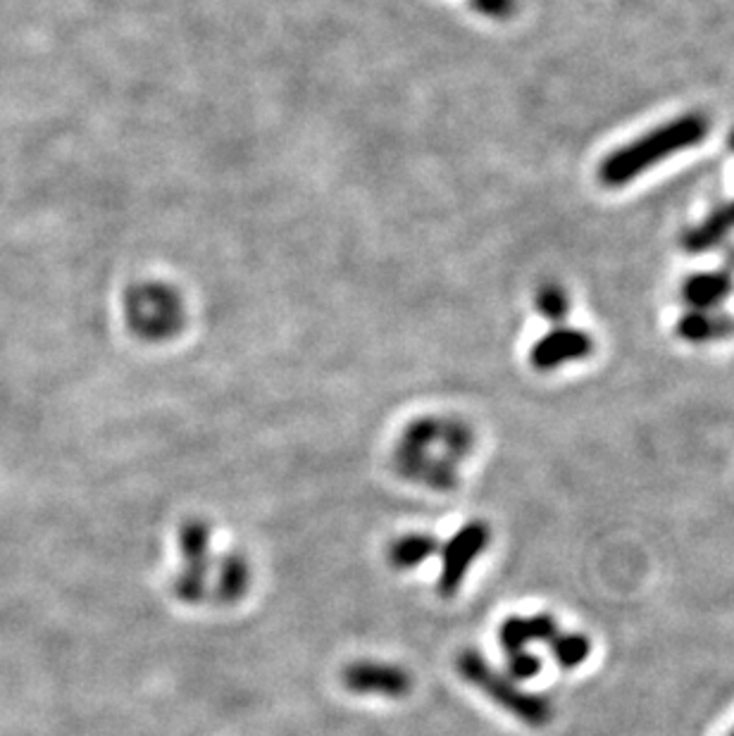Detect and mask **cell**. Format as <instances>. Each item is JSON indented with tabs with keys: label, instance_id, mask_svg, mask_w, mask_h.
<instances>
[{
	"label": "cell",
	"instance_id": "cell-9",
	"mask_svg": "<svg viewBox=\"0 0 734 736\" xmlns=\"http://www.w3.org/2000/svg\"><path fill=\"white\" fill-rule=\"evenodd\" d=\"M434 553H439L437 536L425 532L403 534L391 544L389 548V563L396 567L398 572H408L413 567L427 563Z\"/></svg>",
	"mask_w": 734,
	"mask_h": 736
},
{
	"label": "cell",
	"instance_id": "cell-2",
	"mask_svg": "<svg viewBox=\"0 0 734 736\" xmlns=\"http://www.w3.org/2000/svg\"><path fill=\"white\" fill-rule=\"evenodd\" d=\"M456 670L465 682L480 689L496 706L506 710L527 727H546L553 720V706L546 696L520 689L513 679L499 675L487 658L475 648H463L456 658Z\"/></svg>",
	"mask_w": 734,
	"mask_h": 736
},
{
	"label": "cell",
	"instance_id": "cell-16",
	"mask_svg": "<svg viewBox=\"0 0 734 736\" xmlns=\"http://www.w3.org/2000/svg\"><path fill=\"white\" fill-rule=\"evenodd\" d=\"M730 736H734V729H732V734H730Z\"/></svg>",
	"mask_w": 734,
	"mask_h": 736
},
{
	"label": "cell",
	"instance_id": "cell-1",
	"mask_svg": "<svg viewBox=\"0 0 734 736\" xmlns=\"http://www.w3.org/2000/svg\"><path fill=\"white\" fill-rule=\"evenodd\" d=\"M706 134L708 122L704 115H684L673 122H665L653 132L639 136L637 141L606 155V160L599 167V179L611 189L630 184L670 155L701 143Z\"/></svg>",
	"mask_w": 734,
	"mask_h": 736
},
{
	"label": "cell",
	"instance_id": "cell-6",
	"mask_svg": "<svg viewBox=\"0 0 734 736\" xmlns=\"http://www.w3.org/2000/svg\"><path fill=\"white\" fill-rule=\"evenodd\" d=\"M558 632H561L558 622L549 613L510 615L501 622L499 641L508 658L515 656V653H525L527 646L534 644V641H546L549 644Z\"/></svg>",
	"mask_w": 734,
	"mask_h": 736
},
{
	"label": "cell",
	"instance_id": "cell-13",
	"mask_svg": "<svg viewBox=\"0 0 734 736\" xmlns=\"http://www.w3.org/2000/svg\"><path fill=\"white\" fill-rule=\"evenodd\" d=\"M553 658L563 670H577L582 663H587V658L592 656V641L584 634H563L558 632L549 641Z\"/></svg>",
	"mask_w": 734,
	"mask_h": 736
},
{
	"label": "cell",
	"instance_id": "cell-10",
	"mask_svg": "<svg viewBox=\"0 0 734 736\" xmlns=\"http://www.w3.org/2000/svg\"><path fill=\"white\" fill-rule=\"evenodd\" d=\"M732 291V277L725 272H711V274H696V277L687 279L682 286L684 301L699 310L715 308L730 296Z\"/></svg>",
	"mask_w": 734,
	"mask_h": 736
},
{
	"label": "cell",
	"instance_id": "cell-15",
	"mask_svg": "<svg viewBox=\"0 0 734 736\" xmlns=\"http://www.w3.org/2000/svg\"><path fill=\"white\" fill-rule=\"evenodd\" d=\"M539 310L544 315H549L551 320H561V317L568 313V301H565V293L556 286L551 289H544L539 296Z\"/></svg>",
	"mask_w": 734,
	"mask_h": 736
},
{
	"label": "cell",
	"instance_id": "cell-12",
	"mask_svg": "<svg viewBox=\"0 0 734 736\" xmlns=\"http://www.w3.org/2000/svg\"><path fill=\"white\" fill-rule=\"evenodd\" d=\"M677 334L682 339L701 343V341H711V339H720V336H730L734 334V320L732 317H713L706 313H689L684 315L680 324H677Z\"/></svg>",
	"mask_w": 734,
	"mask_h": 736
},
{
	"label": "cell",
	"instance_id": "cell-5",
	"mask_svg": "<svg viewBox=\"0 0 734 736\" xmlns=\"http://www.w3.org/2000/svg\"><path fill=\"white\" fill-rule=\"evenodd\" d=\"M594 351V343L580 329H556L549 336H544L532 351V365L537 370H553L572 360L587 358Z\"/></svg>",
	"mask_w": 734,
	"mask_h": 736
},
{
	"label": "cell",
	"instance_id": "cell-8",
	"mask_svg": "<svg viewBox=\"0 0 734 736\" xmlns=\"http://www.w3.org/2000/svg\"><path fill=\"white\" fill-rule=\"evenodd\" d=\"M734 232V203H727L706 217L699 227L684 236V248L692 253H704L708 248H715L723 243L725 236Z\"/></svg>",
	"mask_w": 734,
	"mask_h": 736
},
{
	"label": "cell",
	"instance_id": "cell-11",
	"mask_svg": "<svg viewBox=\"0 0 734 736\" xmlns=\"http://www.w3.org/2000/svg\"><path fill=\"white\" fill-rule=\"evenodd\" d=\"M251 584V570L244 555L229 553L217 565V589L215 596L220 603H236L246 596Z\"/></svg>",
	"mask_w": 734,
	"mask_h": 736
},
{
	"label": "cell",
	"instance_id": "cell-3",
	"mask_svg": "<svg viewBox=\"0 0 734 736\" xmlns=\"http://www.w3.org/2000/svg\"><path fill=\"white\" fill-rule=\"evenodd\" d=\"M491 541V527L487 522L475 520L460 527L456 534L439 548L441 553V572L437 579L439 596L451 598L456 596L468 577L472 563L484 553V548Z\"/></svg>",
	"mask_w": 734,
	"mask_h": 736
},
{
	"label": "cell",
	"instance_id": "cell-7",
	"mask_svg": "<svg viewBox=\"0 0 734 736\" xmlns=\"http://www.w3.org/2000/svg\"><path fill=\"white\" fill-rule=\"evenodd\" d=\"M179 548L184 555V570L189 575L208 577L210 572V527L203 520H189L179 529Z\"/></svg>",
	"mask_w": 734,
	"mask_h": 736
},
{
	"label": "cell",
	"instance_id": "cell-14",
	"mask_svg": "<svg viewBox=\"0 0 734 736\" xmlns=\"http://www.w3.org/2000/svg\"><path fill=\"white\" fill-rule=\"evenodd\" d=\"M508 672H510V677H513V679H520V682H525V679H532V677L539 675L541 660H539V656H534V653H530V651L515 653V656H508Z\"/></svg>",
	"mask_w": 734,
	"mask_h": 736
},
{
	"label": "cell",
	"instance_id": "cell-4",
	"mask_svg": "<svg viewBox=\"0 0 734 736\" xmlns=\"http://www.w3.org/2000/svg\"><path fill=\"white\" fill-rule=\"evenodd\" d=\"M341 684L358 696L403 698L413 691V675L396 663L353 660L341 670Z\"/></svg>",
	"mask_w": 734,
	"mask_h": 736
}]
</instances>
